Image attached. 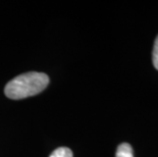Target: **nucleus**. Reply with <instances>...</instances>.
I'll use <instances>...</instances> for the list:
<instances>
[{"instance_id":"f257e3e1","label":"nucleus","mask_w":158,"mask_h":157,"mask_svg":"<svg viewBox=\"0 0 158 157\" xmlns=\"http://www.w3.org/2000/svg\"><path fill=\"white\" fill-rule=\"evenodd\" d=\"M49 84V76L46 73L30 72L19 75L5 86V96L9 99L19 100L35 96L41 93Z\"/></svg>"},{"instance_id":"f03ea898","label":"nucleus","mask_w":158,"mask_h":157,"mask_svg":"<svg viewBox=\"0 0 158 157\" xmlns=\"http://www.w3.org/2000/svg\"><path fill=\"white\" fill-rule=\"evenodd\" d=\"M115 157H134V151L132 146L127 143H122L116 150Z\"/></svg>"},{"instance_id":"7ed1b4c3","label":"nucleus","mask_w":158,"mask_h":157,"mask_svg":"<svg viewBox=\"0 0 158 157\" xmlns=\"http://www.w3.org/2000/svg\"><path fill=\"white\" fill-rule=\"evenodd\" d=\"M49 157H73V151L66 147H60L55 149Z\"/></svg>"},{"instance_id":"20e7f679","label":"nucleus","mask_w":158,"mask_h":157,"mask_svg":"<svg viewBox=\"0 0 158 157\" xmlns=\"http://www.w3.org/2000/svg\"><path fill=\"white\" fill-rule=\"evenodd\" d=\"M152 60H153L154 68H155L158 71V36L156 37L155 42H154L153 53H152Z\"/></svg>"}]
</instances>
